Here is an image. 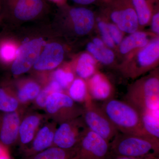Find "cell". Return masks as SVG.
Returning a JSON list of instances; mask_svg holds the SVG:
<instances>
[{
    "label": "cell",
    "instance_id": "4fadbf2b",
    "mask_svg": "<svg viewBox=\"0 0 159 159\" xmlns=\"http://www.w3.org/2000/svg\"><path fill=\"white\" fill-rule=\"evenodd\" d=\"M65 56L64 47L57 41L46 43L33 68L35 70L44 72L57 68Z\"/></svg>",
    "mask_w": 159,
    "mask_h": 159
},
{
    "label": "cell",
    "instance_id": "4316f807",
    "mask_svg": "<svg viewBox=\"0 0 159 159\" xmlns=\"http://www.w3.org/2000/svg\"><path fill=\"white\" fill-rule=\"evenodd\" d=\"M19 106L17 98L12 96L8 89L0 86V111L5 113L15 111Z\"/></svg>",
    "mask_w": 159,
    "mask_h": 159
},
{
    "label": "cell",
    "instance_id": "f1b7e54d",
    "mask_svg": "<svg viewBox=\"0 0 159 159\" xmlns=\"http://www.w3.org/2000/svg\"><path fill=\"white\" fill-rule=\"evenodd\" d=\"M63 91L58 83L51 80V81L43 89H42L35 99L36 104L40 107L44 108L46 101L50 95L53 93H63Z\"/></svg>",
    "mask_w": 159,
    "mask_h": 159
},
{
    "label": "cell",
    "instance_id": "7a4b0ae2",
    "mask_svg": "<svg viewBox=\"0 0 159 159\" xmlns=\"http://www.w3.org/2000/svg\"><path fill=\"white\" fill-rule=\"evenodd\" d=\"M101 108L119 132L153 138L144 129L139 111L124 100L111 98Z\"/></svg>",
    "mask_w": 159,
    "mask_h": 159
},
{
    "label": "cell",
    "instance_id": "7c38bea8",
    "mask_svg": "<svg viewBox=\"0 0 159 159\" xmlns=\"http://www.w3.org/2000/svg\"><path fill=\"white\" fill-rule=\"evenodd\" d=\"M87 128L81 116L60 123L54 132L53 146L65 149L75 148Z\"/></svg>",
    "mask_w": 159,
    "mask_h": 159
},
{
    "label": "cell",
    "instance_id": "83f0119b",
    "mask_svg": "<svg viewBox=\"0 0 159 159\" xmlns=\"http://www.w3.org/2000/svg\"><path fill=\"white\" fill-rule=\"evenodd\" d=\"M74 71L69 67L58 68L52 74V79L58 83L63 90L68 89L75 79Z\"/></svg>",
    "mask_w": 159,
    "mask_h": 159
},
{
    "label": "cell",
    "instance_id": "4dcf8cb0",
    "mask_svg": "<svg viewBox=\"0 0 159 159\" xmlns=\"http://www.w3.org/2000/svg\"><path fill=\"white\" fill-rule=\"evenodd\" d=\"M109 32L116 47H118L124 38V33L116 25L107 22Z\"/></svg>",
    "mask_w": 159,
    "mask_h": 159
},
{
    "label": "cell",
    "instance_id": "e0dca14e",
    "mask_svg": "<svg viewBox=\"0 0 159 159\" xmlns=\"http://www.w3.org/2000/svg\"><path fill=\"white\" fill-rule=\"evenodd\" d=\"M21 43L7 33L0 34V65L11 66L16 57Z\"/></svg>",
    "mask_w": 159,
    "mask_h": 159
},
{
    "label": "cell",
    "instance_id": "74e56055",
    "mask_svg": "<svg viewBox=\"0 0 159 159\" xmlns=\"http://www.w3.org/2000/svg\"><path fill=\"white\" fill-rule=\"evenodd\" d=\"M48 1L56 4L57 6H60L66 4V0H48Z\"/></svg>",
    "mask_w": 159,
    "mask_h": 159
},
{
    "label": "cell",
    "instance_id": "9c48e42d",
    "mask_svg": "<svg viewBox=\"0 0 159 159\" xmlns=\"http://www.w3.org/2000/svg\"><path fill=\"white\" fill-rule=\"evenodd\" d=\"M46 42L42 36H34L21 43L16 57L11 66L12 74L18 76L33 68Z\"/></svg>",
    "mask_w": 159,
    "mask_h": 159
},
{
    "label": "cell",
    "instance_id": "277c9868",
    "mask_svg": "<svg viewBox=\"0 0 159 159\" xmlns=\"http://www.w3.org/2000/svg\"><path fill=\"white\" fill-rule=\"evenodd\" d=\"M111 157L158 156L159 140L118 132L110 142Z\"/></svg>",
    "mask_w": 159,
    "mask_h": 159
},
{
    "label": "cell",
    "instance_id": "f546056e",
    "mask_svg": "<svg viewBox=\"0 0 159 159\" xmlns=\"http://www.w3.org/2000/svg\"><path fill=\"white\" fill-rule=\"evenodd\" d=\"M97 28L100 35V38L103 41L105 45L110 48L113 49L116 48L109 32L107 22L101 20L97 23Z\"/></svg>",
    "mask_w": 159,
    "mask_h": 159
},
{
    "label": "cell",
    "instance_id": "9a60e30c",
    "mask_svg": "<svg viewBox=\"0 0 159 159\" xmlns=\"http://www.w3.org/2000/svg\"><path fill=\"white\" fill-rule=\"evenodd\" d=\"M20 119L17 112L6 113L0 125V141L6 146L14 144L19 137Z\"/></svg>",
    "mask_w": 159,
    "mask_h": 159
},
{
    "label": "cell",
    "instance_id": "e575fe53",
    "mask_svg": "<svg viewBox=\"0 0 159 159\" xmlns=\"http://www.w3.org/2000/svg\"><path fill=\"white\" fill-rule=\"evenodd\" d=\"M92 43L95 45L97 47H102V46H106L105 43L103 42V41L100 38L95 37L93 39Z\"/></svg>",
    "mask_w": 159,
    "mask_h": 159
},
{
    "label": "cell",
    "instance_id": "836d02e7",
    "mask_svg": "<svg viewBox=\"0 0 159 159\" xmlns=\"http://www.w3.org/2000/svg\"><path fill=\"white\" fill-rule=\"evenodd\" d=\"M72 2L81 6H87L96 2L97 0H71Z\"/></svg>",
    "mask_w": 159,
    "mask_h": 159
},
{
    "label": "cell",
    "instance_id": "ba28073f",
    "mask_svg": "<svg viewBox=\"0 0 159 159\" xmlns=\"http://www.w3.org/2000/svg\"><path fill=\"white\" fill-rule=\"evenodd\" d=\"M82 117L89 129L110 142L118 132L101 108L89 96L84 102Z\"/></svg>",
    "mask_w": 159,
    "mask_h": 159
},
{
    "label": "cell",
    "instance_id": "5bb4252c",
    "mask_svg": "<svg viewBox=\"0 0 159 159\" xmlns=\"http://www.w3.org/2000/svg\"><path fill=\"white\" fill-rule=\"evenodd\" d=\"M86 82L89 95L93 100L105 101L113 98V87L104 74L97 71Z\"/></svg>",
    "mask_w": 159,
    "mask_h": 159
},
{
    "label": "cell",
    "instance_id": "d6a6232c",
    "mask_svg": "<svg viewBox=\"0 0 159 159\" xmlns=\"http://www.w3.org/2000/svg\"><path fill=\"white\" fill-rule=\"evenodd\" d=\"M0 159H11L6 146L0 143Z\"/></svg>",
    "mask_w": 159,
    "mask_h": 159
},
{
    "label": "cell",
    "instance_id": "6da1fadb",
    "mask_svg": "<svg viewBox=\"0 0 159 159\" xmlns=\"http://www.w3.org/2000/svg\"><path fill=\"white\" fill-rule=\"evenodd\" d=\"M124 101L140 114L159 110V74L157 68L150 71L129 86Z\"/></svg>",
    "mask_w": 159,
    "mask_h": 159
},
{
    "label": "cell",
    "instance_id": "52a82bcc",
    "mask_svg": "<svg viewBox=\"0 0 159 159\" xmlns=\"http://www.w3.org/2000/svg\"><path fill=\"white\" fill-rule=\"evenodd\" d=\"M4 20L17 23L34 21L47 13L44 0H2Z\"/></svg>",
    "mask_w": 159,
    "mask_h": 159
},
{
    "label": "cell",
    "instance_id": "2e32d148",
    "mask_svg": "<svg viewBox=\"0 0 159 159\" xmlns=\"http://www.w3.org/2000/svg\"><path fill=\"white\" fill-rule=\"evenodd\" d=\"M149 33L139 30L129 34L123 38L118 46L119 53L125 57H127L133 52L147 45L153 38L151 39Z\"/></svg>",
    "mask_w": 159,
    "mask_h": 159
},
{
    "label": "cell",
    "instance_id": "f35d334b",
    "mask_svg": "<svg viewBox=\"0 0 159 159\" xmlns=\"http://www.w3.org/2000/svg\"><path fill=\"white\" fill-rule=\"evenodd\" d=\"M149 159H159V158L158 156H155L152 157L151 158Z\"/></svg>",
    "mask_w": 159,
    "mask_h": 159
},
{
    "label": "cell",
    "instance_id": "d4e9b609",
    "mask_svg": "<svg viewBox=\"0 0 159 159\" xmlns=\"http://www.w3.org/2000/svg\"><path fill=\"white\" fill-rule=\"evenodd\" d=\"M68 91V95L75 102H84L89 96L86 80L79 77L74 79Z\"/></svg>",
    "mask_w": 159,
    "mask_h": 159
},
{
    "label": "cell",
    "instance_id": "cb8c5ba5",
    "mask_svg": "<svg viewBox=\"0 0 159 159\" xmlns=\"http://www.w3.org/2000/svg\"><path fill=\"white\" fill-rule=\"evenodd\" d=\"M144 129L152 138L159 140V110L140 114Z\"/></svg>",
    "mask_w": 159,
    "mask_h": 159
},
{
    "label": "cell",
    "instance_id": "ac0fdd59",
    "mask_svg": "<svg viewBox=\"0 0 159 159\" xmlns=\"http://www.w3.org/2000/svg\"><path fill=\"white\" fill-rule=\"evenodd\" d=\"M55 130L47 125L40 128L31 142V147L26 151V156H30L53 146Z\"/></svg>",
    "mask_w": 159,
    "mask_h": 159
},
{
    "label": "cell",
    "instance_id": "7402d4cb",
    "mask_svg": "<svg viewBox=\"0 0 159 159\" xmlns=\"http://www.w3.org/2000/svg\"><path fill=\"white\" fill-rule=\"evenodd\" d=\"M87 52L91 54L95 59L102 65L110 66L115 61L116 55L112 49L106 46L97 47L92 42L88 43Z\"/></svg>",
    "mask_w": 159,
    "mask_h": 159
},
{
    "label": "cell",
    "instance_id": "484cf974",
    "mask_svg": "<svg viewBox=\"0 0 159 159\" xmlns=\"http://www.w3.org/2000/svg\"><path fill=\"white\" fill-rule=\"evenodd\" d=\"M41 87L38 83L33 80H29L24 83L17 92V99L21 102H27L36 99Z\"/></svg>",
    "mask_w": 159,
    "mask_h": 159
},
{
    "label": "cell",
    "instance_id": "44dd1931",
    "mask_svg": "<svg viewBox=\"0 0 159 159\" xmlns=\"http://www.w3.org/2000/svg\"><path fill=\"white\" fill-rule=\"evenodd\" d=\"M40 121L39 116L32 115L26 117L20 122L19 137L22 145H27L32 142Z\"/></svg>",
    "mask_w": 159,
    "mask_h": 159
},
{
    "label": "cell",
    "instance_id": "8fae6325",
    "mask_svg": "<svg viewBox=\"0 0 159 159\" xmlns=\"http://www.w3.org/2000/svg\"><path fill=\"white\" fill-rule=\"evenodd\" d=\"M75 102L63 92L53 93L48 97L44 108L47 113L60 124L82 116L83 108Z\"/></svg>",
    "mask_w": 159,
    "mask_h": 159
},
{
    "label": "cell",
    "instance_id": "d6986e66",
    "mask_svg": "<svg viewBox=\"0 0 159 159\" xmlns=\"http://www.w3.org/2000/svg\"><path fill=\"white\" fill-rule=\"evenodd\" d=\"M97 61L88 52H84L76 58L73 71L78 77L87 80L97 72Z\"/></svg>",
    "mask_w": 159,
    "mask_h": 159
},
{
    "label": "cell",
    "instance_id": "8d00e7d4",
    "mask_svg": "<svg viewBox=\"0 0 159 159\" xmlns=\"http://www.w3.org/2000/svg\"><path fill=\"white\" fill-rule=\"evenodd\" d=\"M4 20L2 0H0V25Z\"/></svg>",
    "mask_w": 159,
    "mask_h": 159
},
{
    "label": "cell",
    "instance_id": "ffe728a7",
    "mask_svg": "<svg viewBox=\"0 0 159 159\" xmlns=\"http://www.w3.org/2000/svg\"><path fill=\"white\" fill-rule=\"evenodd\" d=\"M139 27H144L150 24L155 9L158 6V0H131Z\"/></svg>",
    "mask_w": 159,
    "mask_h": 159
},
{
    "label": "cell",
    "instance_id": "1f68e13d",
    "mask_svg": "<svg viewBox=\"0 0 159 159\" xmlns=\"http://www.w3.org/2000/svg\"><path fill=\"white\" fill-rule=\"evenodd\" d=\"M150 24L152 34L155 36H159V6L156 7L154 10Z\"/></svg>",
    "mask_w": 159,
    "mask_h": 159
},
{
    "label": "cell",
    "instance_id": "d590c367",
    "mask_svg": "<svg viewBox=\"0 0 159 159\" xmlns=\"http://www.w3.org/2000/svg\"><path fill=\"white\" fill-rule=\"evenodd\" d=\"M156 155H151L148 156L142 157H117L114 158L113 159H149L152 157L155 156Z\"/></svg>",
    "mask_w": 159,
    "mask_h": 159
},
{
    "label": "cell",
    "instance_id": "5b68a950",
    "mask_svg": "<svg viewBox=\"0 0 159 159\" xmlns=\"http://www.w3.org/2000/svg\"><path fill=\"white\" fill-rule=\"evenodd\" d=\"M56 22L64 30L73 35L84 36L93 31L96 24L93 11L84 7H73L67 5L58 6Z\"/></svg>",
    "mask_w": 159,
    "mask_h": 159
},
{
    "label": "cell",
    "instance_id": "30bf717a",
    "mask_svg": "<svg viewBox=\"0 0 159 159\" xmlns=\"http://www.w3.org/2000/svg\"><path fill=\"white\" fill-rule=\"evenodd\" d=\"M110 142L87 128L72 159H111Z\"/></svg>",
    "mask_w": 159,
    "mask_h": 159
},
{
    "label": "cell",
    "instance_id": "3957f363",
    "mask_svg": "<svg viewBox=\"0 0 159 159\" xmlns=\"http://www.w3.org/2000/svg\"><path fill=\"white\" fill-rule=\"evenodd\" d=\"M159 61V36L125 57L119 70L125 78L135 79L157 68Z\"/></svg>",
    "mask_w": 159,
    "mask_h": 159
},
{
    "label": "cell",
    "instance_id": "603a6c76",
    "mask_svg": "<svg viewBox=\"0 0 159 159\" xmlns=\"http://www.w3.org/2000/svg\"><path fill=\"white\" fill-rule=\"evenodd\" d=\"M75 148L65 149L53 146L45 150L27 157L26 159H72Z\"/></svg>",
    "mask_w": 159,
    "mask_h": 159
},
{
    "label": "cell",
    "instance_id": "8992f818",
    "mask_svg": "<svg viewBox=\"0 0 159 159\" xmlns=\"http://www.w3.org/2000/svg\"><path fill=\"white\" fill-rule=\"evenodd\" d=\"M103 15L123 32L139 30L138 19L131 0H99Z\"/></svg>",
    "mask_w": 159,
    "mask_h": 159
}]
</instances>
